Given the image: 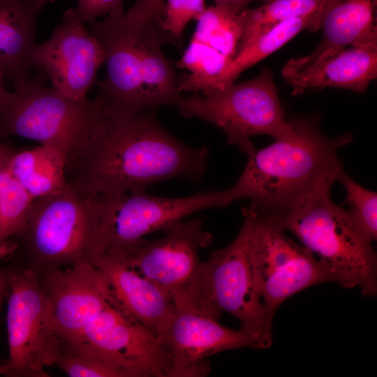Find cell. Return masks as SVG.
I'll return each mask as SVG.
<instances>
[{
  "mask_svg": "<svg viewBox=\"0 0 377 377\" xmlns=\"http://www.w3.org/2000/svg\"><path fill=\"white\" fill-rule=\"evenodd\" d=\"M98 103L89 127L67 152L65 177L79 194L145 191L174 177L199 179L208 149L190 147L166 131L153 109L124 110Z\"/></svg>",
  "mask_w": 377,
  "mask_h": 377,
  "instance_id": "cell-1",
  "label": "cell"
},
{
  "mask_svg": "<svg viewBox=\"0 0 377 377\" xmlns=\"http://www.w3.org/2000/svg\"><path fill=\"white\" fill-rule=\"evenodd\" d=\"M288 135L253 149L236 183L227 188L231 202L251 200L258 213L281 215L311 193L337 181L343 169L337 151L353 136H325L318 119L295 118Z\"/></svg>",
  "mask_w": 377,
  "mask_h": 377,
  "instance_id": "cell-2",
  "label": "cell"
},
{
  "mask_svg": "<svg viewBox=\"0 0 377 377\" xmlns=\"http://www.w3.org/2000/svg\"><path fill=\"white\" fill-rule=\"evenodd\" d=\"M332 186L305 197L279 216L316 258L330 282L343 288L359 287L366 297L377 293V259L371 242L360 230L348 210L334 204Z\"/></svg>",
  "mask_w": 377,
  "mask_h": 377,
  "instance_id": "cell-3",
  "label": "cell"
},
{
  "mask_svg": "<svg viewBox=\"0 0 377 377\" xmlns=\"http://www.w3.org/2000/svg\"><path fill=\"white\" fill-rule=\"evenodd\" d=\"M242 213L244 221L237 237L201 262L188 297L177 309L195 310L217 320L222 312L228 313L239 320V329L256 341L258 348H266L272 341V320L267 316L253 279L252 207H245Z\"/></svg>",
  "mask_w": 377,
  "mask_h": 377,
  "instance_id": "cell-4",
  "label": "cell"
},
{
  "mask_svg": "<svg viewBox=\"0 0 377 377\" xmlns=\"http://www.w3.org/2000/svg\"><path fill=\"white\" fill-rule=\"evenodd\" d=\"M92 220V255L124 258L144 237L196 212L229 205L225 190L170 198L145 191L84 196Z\"/></svg>",
  "mask_w": 377,
  "mask_h": 377,
  "instance_id": "cell-5",
  "label": "cell"
},
{
  "mask_svg": "<svg viewBox=\"0 0 377 377\" xmlns=\"http://www.w3.org/2000/svg\"><path fill=\"white\" fill-rule=\"evenodd\" d=\"M14 238L17 264L38 276L50 269L90 261L92 222L84 197L68 184L34 198Z\"/></svg>",
  "mask_w": 377,
  "mask_h": 377,
  "instance_id": "cell-6",
  "label": "cell"
},
{
  "mask_svg": "<svg viewBox=\"0 0 377 377\" xmlns=\"http://www.w3.org/2000/svg\"><path fill=\"white\" fill-rule=\"evenodd\" d=\"M186 117H198L221 128L228 142L247 155L254 149L250 138L260 134L275 139L290 134L273 72L262 70L255 78L207 94L181 97L175 106Z\"/></svg>",
  "mask_w": 377,
  "mask_h": 377,
  "instance_id": "cell-7",
  "label": "cell"
},
{
  "mask_svg": "<svg viewBox=\"0 0 377 377\" xmlns=\"http://www.w3.org/2000/svg\"><path fill=\"white\" fill-rule=\"evenodd\" d=\"M89 31L101 45L107 66L95 97L105 107L124 110L173 105L180 96L175 71L156 66L109 16L89 22Z\"/></svg>",
  "mask_w": 377,
  "mask_h": 377,
  "instance_id": "cell-8",
  "label": "cell"
},
{
  "mask_svg": "<svg viewBox=\"0 0 377 377\" xmlns=\"http://www.w3.org/2000/svg\"><path fill=\"white\" fill-rule=\"evenodd\" d=\"M7 306L9 356L1 375L48 377L63 342L51 318L50 304L40 278L29 269L11 266Z\"/></svg>",
  "mask_w": 377,
  "mask_h": 377,
  "instance_id": "cell-9",
  "label": "cell"
},
{
  "mask_svg": "<svg viewBox=\"0 0 377 377\" xmlns=\"http://www.w3.org/2000/svg\"><path fill=\"white\" fill-rule=\"evenodd\" d=\"M0 110V138L19 136L67 152L89 127L98 109L95 99L69 100L43 84L42 77L23 78Z\"/></svg>",
  "mask_w": 377,
  "mask_h": 377,
  "instance_id": "cell-10",
  "label": "cell"
},
{
  "mask_svg": "<svg viewBox=\"0 0 377 377\" xmlns=\"http://www.w3.org/2000/svg\"><path fill=\"white\" fill-rule=\"evenodd\" d=\"M253 211L251 265L256 287L270 320L287 299L330 282L313 254L285 233L278 215Z\"/></svg>",
  "mask_w": 377,
  "mask_h": 377,
  "instance_id": "cell-11",
  "label": "cell"
},
{
  "mask_svg": "<svg viewBox=\"0 0 377 377\" xmlns=\"http://www.w3.org/2000/svg\"><path fill=\"white\" fill-rule=\"evenodd\" d=\"M64 346L106 361L125 377H167L168 363L158 339L115 297L73 342Z\"/></svg>",
  "mask_w": 377,
  "mask_h": 377,
  "instance_id": "cell-12",
  "label": "cell"
},
{
  "mask_svg": "<svg viewBox=\"0 0 377 377\" xmlns=\"http://www.w3.org/2000/svg\"><path fill=\"white\" fill-rule=\"evenodd\" d=\"M164 231L161 238L143 239L120 259L168 293L177 307L191 293L202 262L199 251L212 237L200 219L181 221Z\"/></svg>",
  "mask_w": 377,
  "mask_h": 377,
  "instance_id": "cell-13",
  "label": "cell"
},
{
  "mask_svg": "<svg viewBox=\"0 0 377 377\" xmlns=\"http://www.w3.org/2000/svg\"><path fill=\"white\" fill-rule=\"evenodd\" d=\"M32 61L34 69L50 80L55 91L82 102L87 100V94L96 82L105 54L71 8L64 13L52 36L36 44Z\"/></svg>",
  "mask_w": 377,
  "mask_h": 377,
  "instance_id": "cell-14",
  "label": "cell"
},
{
  "mask_svg": "<svg viewBox=\"0 0 377 377\" xmlns=\"http://www.w3.org/2000/svg\"><path fill=\"white\" fill-rule=\"evenodd\" d=\"M168 363L167 377H202L211 367L206 358L239 348H258L256 341L242 330L188 309H177L170 325L158 338Z\"/></svg>",
  "mask_w": 377,
  "mask_h": 377,
  "instance_id": "cell-15",
  "label": "cell"
},
{
  "mask_svg": "<svg viewBox=\"0 0 377 377\" xmlns=\"http://www.w3.org/2000/svg\"><path fill=\"white\" fill-rule=\"evenodd\" d=\"M38 276L63 344L73 342L114 299L105 276L91 261L50 269Z\"/></svg>",
  "mask_w": 377,
  "mask_h": 377,
  "instance_id": "cell-16",
  "label": "cell"
},
{
  "mask_svg": "<svg viewBox=\"0 0 377 377\" xmlns=\"http://www.w3.org/2000/svg\"><path fill=\"white\" fill-rule=\"evenodd\" d=\"M91 262L103 274L123 309L158 339L176 313L172 297L122 259L98 256Z\"/></svg>",
  "mask_w": 377,
  "mask_h": 377,
  "instance_id": "cell-17",
  "label": "cell"
},
{
  "mask_svg": "<svg viewBox=\"0 0 377 377\" xmlns=\"http://www.w3.org/2000/svg\"><path fill=\"white\" fill-rule=\"evenodd\" d=\"M376 8L377 0H331L320 20V43L309 55L288 60L284 80L339 49L377 47Z\"/></svg>",
  "mask_w": 377,
  "mask_h": 377,
  "instance_id": "cell-18",
  "label": "cell"
},
{
  "mask_svg": "<svg viewBox=\"0 0 377 377\" xmlns=\"http://www.w3.org/2000/svg\"><path fill=\"white\" fill-rule=\"evenodd\" d=\"M350 47L339 49L286 78L293 95L325 87L364 92L377 77V47Z\"/></svg>",
  "mask_w": 377,
  "mask_h": 377,
  "instance_id": "cell-19",
  "label": "cell"
},
{
  "mask_svg": "<svg viewBox=\"0 0 377 377\" xmlns=\"http://www.w3.org/2000/svg\"><path fill=\"white\" fill-rule=\"evenodd\" d=\"M41 7L36 0H0V71L13 84L30 76Z\"/></svg>",
  "mask_w": 377,
  "mask_h": 377,
  "instance_id": "cell-20",
  "label": "cell"
},
{
  "mask_svg": "<svg viewBox=\"0 0 377 377\" xmlns=\"http://www.w3.org/2000/svg\"><path fill=\"white\" fill-rule=\"evenodd\" d=\"M66 154L61 149L40 145L34 149L13 150L9 169L30 196L34 199L62 189L65 177Z\"/></svg>",
  "mask_w": 377,
  "mask_h": 377,
  "instance_id": "cell-21",
  "label": "cell"
},
{
  "mask_svg": "<svg viewBox=\"0 0 377 377\" xmlns=\"http://www.w3.org/2000/svg\"><path fill=\"white\" fill-rule=\"evenodd\" d=\"M325 9L285 20L238 47L216 90H221L233 84L244 71L279 49L301 31L309 29L316 31L320 29Z\"/></svg>",
  "mask_w": 377,
  "mask_h": 377,
  "instance_id": "cell-22",
  "label": "cell"
},
{
  "mask_svg": "<svg viewBox=\"0 0 377 377\" xmlns=\"http://www.w3.org/2000/svg\"><path fill=\"white\" fill-rule=\"evenodd\" d=\"M11 149L0 147V244H10L22 230L34 200L11 173L8 162Z\"/></svg>",
  "mask_w": 377,
  "mask_h": 377,
  "instance_id": "cell-23",
  "label": "cell"
},
{
  "mask_svg": "<svg viewBox=\"0 0 377 377\" xmlns=\"http://www.w3.org/2000/svg\"><path fill=\"white\" fill-rule=\"evenodd\" d=\"M330 1L273 0L253 9H244L240 12L243 34L237 48L285 20L324 10Z\"/></svg>",
  "mask_w": 377,
  "mask_h": 377,
  "instance_id": "cell-24",
  "label": "cell"
},
{
  "mask_svg": "<svg viewBox=\"0 0 377 377\" xmlns=\"http://www.w3.org/2000/svg\"><path fill=\"white\" fill-rule=\"evenodd\" d=\"M197 20L192 38L233 59L243 34L240 13L215 5L206 8Z\"/></svg>",
  "mask_w": 377,
  "mask_h": 377,
  "instance_id": "cell-25",
  "label": "cell"
},
{
  "mask_svg": "<svg viewBox=\"0 0 377 377\" xmlns=\"http://www.w3.org/2000/svg\"><path fill=\"white\" fill-rule=\"evenodd\" d=\"M339 182L346 191L348 210L355 223L370 241L377 237V194L356 183L342 169L338 174Z\"/></svg>",
  "mask_w": 377,
  "mask_h": 377,
  "instance_id": "cell-26",
  "label": "cell"
},
{
  "mask_svg": "<svg viewBox=\"0 0 377 377\" xmlns=\"http://www.w3.org/2000/svg\"><path fill=\"white\" fill-rule=\"evenodd\" d=\"M54 365L71 377H125L106 361L64 345Z\"/></svg>",
  "mask_w": 377,
  "mask_h": 377,
  "instance_id": "cell-27",
  "label": "cell"
},
{
  "mask_svg": "<svg viewBox=\"0 0 377 377\" xmlns=\"http://www.w3.org/2000/svg\"><path fill=\"white\" fill-rule=\"evenodd\" d=\"M205 8V0H167L162 28L178 40L187 24L198 19Z\"/></svg>",
  "mask_w": 377,
  "mask_h": 377,
  "instance_id": "cell-28",
  "label": "cell"
},
{
  "mask_svg": "<svg viewBox=\"0 0 377 377\" xmlns=\"http://www.w3.org/2000/svg\"><path fill=\"white\" fill-rule=\"evenodd\" d=\"M124 0H78L73 8L77 17L82 22H91L106 14L124 13Z\"/></svg>",
  "mask_w": 377,
  "mask_h": 377,
  "instance_id": "cell-29",
  "label": "cell"
},
{
  "mask_svg": "<svg viewBox=\"0 0 377 377\" xmlns=\"http://www.w3.org/2000/svg\"><path fill=\"white\" fill-rule=\"evenodd\" d=\"M165 0H136L126 15L144 22H161L164 16Z\"/></svg>",
  "mask_w": 377,
  "mask_h": 377,
  "instance_id": "cell-30",
  "label": "cell"
},
{
  "mask_svg": "<svg viewBox=\"0 0 377 377\" xmlns=\"http://www.w3.org/2000/svg\"><path fill=\"white\" fill-rule=\"evenodd\" d=\"M10 271L11 266L6 267L0 265V309L5 297L8 295ZM3 365L0 360V375L2 374Z\"/></svg>",
  "mask_w": 377,
  "mask_h": 377,
  "instance_id": "cell-31",
  "label": "cell"
},
{
  "mask_svg": "<svg viewBox=\"0 0 377 377\" xmlns=\"http://www.w3.org/2000/svg\"><path fill=\"white\" fill-rule=\"evenodd\" d=\"M253 0H230V6L232 11L236 14L239 13L244 9L246 8V6ZM265 3L273 0H261Z\"/></svg>",
  "mask_w": 377,
  "mask_h": 377,
  "instance_id": "cell-32",
  "label": "cell"
},
{
  "mask_svg": "<svg viewBox=\"0 0 377 377\" xmlns=\"http://www.w3.org/2000/svg\"><path fill=\"white\" fill-rule=\"evenodd\" d=\"M10 91H8L5 87V79L0 71V110L7 101Z\"/></svg>",
  "mask_w": 377,
  "mask_h": 377,
  "instance_id": "cell-33",
  "label": "cell"
},
{
  "mask_svg": "<svg viewBox=\"0 0 377 377\" xmlns=\"http://www.w3.org/2000/svg\"><path fill=\"white\" fill-rule=\"evenodd\" d=\"M15 250L16 246L13 242L10 244H0V259L12 256L15 252Z\"/></svg>",
  "mask_w": 377,
  "mask_h": 377,
  "instance_id": "cell-34",
  "label": "cell"
},
{
  "mask_svg": "<svg viewBox=\"0 0 377 377\" xmlns=\"http://www.w3.org/2000/svg\"><path fill=\"white\" fill-rule=\"evenodd\" d=\"M214 1L216 6L230 9V0H214Z\"/></svg>",
  "mask_w": 377,
  "mask_h": 377,
  "instance_id": "cell-35",
  "label": "cell"
},
{
  "mask_svg": "<svg viewBox=\"0 0 377 377\" xmlns=\"http://www.w3.org/2000/svg\"><path fill=\"white\" fill-rule=\"evenodd\" d=\"M53 0H36V1L41 6L43 7L45 4Z\"/></svg>",
  "mask_w": 377,
  "mask_h": 377,
  "instance_id": "cell-36",
  "label": "cell"
},
{
  "mask_svg": "<svg viewBox=\"0 0 377 377\" xmlns=\"http://www.w3.org/2000/svg\"><path fill=\"white\" fill-rule=\"evenodd\" d=\"M3 143V138H0V147H1V145Z\"/></svg>",
  "mask_w": 377,
  "mask_h": 377,
  "instance_id": "cell-37",
  "label": "cell"
}]
</instances>
